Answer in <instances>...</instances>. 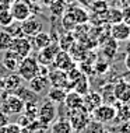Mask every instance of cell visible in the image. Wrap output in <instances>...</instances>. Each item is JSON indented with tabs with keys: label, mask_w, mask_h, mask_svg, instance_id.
Segmentation results:
<instances>
[{
	"label": "cell",
	"mask_w": 130,
	"mask_h": 133,
	"mask_svg": "<svg viewBox=\"0 0 130 133\" xmlns=\"http://www.w3.org/2000/svg\"><path fill=\"white\" fill-rule=\"evenodd\" d=\"M17 74L27 83L34 77H37L39 74V63L37 57L27 56L21 59V62L18 63V69H17Z\"/></svg>",
	"instance_id": "6da1fadb"
},
{
	"label": "cell",
	"mask_w": 130,
	"mask_h": 133,
	"mask_svg": "<svg viewBox=\"0 0 130 133\" xmlns=\"http://www.w3.org/2000/svg\"><path fill=\"white\" fill-rule=\"evenodd\" d=\"M69 122H70L73 132H83L84 128L88 125V122L91 121V114L87 112L84 108H77V109H71L69 112Z\"/></svg>",
	"instance_id": "7a4b0ae2"
},
{
	"label": "cell",
	"mask_w": 130,
	"mask_h": 133,
	"mask_svg": "<svg viewBox=\"0 0 130 133\" xmlns=\"http://www.w3.org/2000/svg\"><path fill=\"white\" fill-rule=\"evenodd\" d=\"M25 102L14 92H6L3 98V112L7 115H18L24 112Z\"/></svg>",
	"instance_id": "3957f363"
},
{
	"label": "cell",
	"mask_w": 130,
	"mask_h": 133,
	"mask_svg": "<svg viewBox=\"0 0 130 133\" xmlns=\"http://www.w3.org/2000/svg\"><path fill=\"white\" fill-rule=\"evenodd\" d=\"M116 118V107L109 105V104H102L97 109H94L91 112V119L99 123H109L113 122Z\"/></svg>",
	"instance_id": "277c9868"
},
{
	"label": "cell",
	"mask_w": 130,
	"mask_h": 133,
	"mask_svg": "<svg viewBox=\"0 0 130 133\" xmlns=\"http://www.w3.org/2000/svg\"><path fill=\"white\" fill-rule=\"evenodd\" d=\"M56 115H57L56 104H53V102H50V101H45L41 107L38 108L37 119L41 122L43 126L49 128L50 123L56 119Z\"/></svg>",
	"instance_id": "5b68a950"
},
{
	"label": "cell",
	"mask_w": 130,
	"mask_h": 133,
	"mask_svg": "<svg viewBox=\"0 0 130 133\" xmlns=\"http://www.w3.org/2000/svg\"><path fill=\"white\" fill-rule=\"evenodd\" d=\"M10 13H11V16H13V20L18 21V23H23V21L32 17V10H31L30 3L23 2V0H17V2L11 3V6H10Z\"/></svg>",
	"instance_id": "8992f818"
},
{
	"label": "cell",
	"mask_w": 130,
	"mask_h": 133,
	"mask_svg": "<svg viewBox=\"0 0 130 133\" xmlns=\"http://www.w3.org/2000/svg\"><path fill=\"white\" fill-rule=\"evenodd\" d=\"M113 97L119 104H129L130 102V83L125 78H120L118 83L113 84Z\"/></svg>",
	"instance_id": "52a82bcc"
},
{
	"label": "cell",
	"mask_w": 130,
	"mask_h": 133,
	"mask_svg": "<svg viewBox=\"0 0 130 133\" xmlns=\"http://www.w3.org/2000/svg\"><path fill=\"white\" fill-rule=\"evenodd\" d=\"M32 44L28 38L25 37H20V38H14L13 42H11V46H10V51L16 52L21 59L27 56H31V52H32Z\"/></svg>",
	"instance_id": "ba28073f"
},
{
	"label": "cell",
	"mask_w": 130,
	"mask_h": 133,
	"mask_svg": "<svg viewBox=\"0 0 130 133\" xmlns=\"http://www.w3.org/2000/svg\"><path fill=\"white\" fill-rule=\"evenodd\" d=\"M109 34H111V38L113 39V41H116L118 44L119 42H126V41H129V38H130V25L126 24L125 21L112 24Z\"/></svg>",
	"instance_id": "9c48e42d"
},
{
	"label": "cell",
	"mask_w": 130,
	"mask_h": 133,
	"mask_svg": "<svg viewBox=\"0 0 130 133\" xmlns=\"http://www.w3.org/2000/svg\"><path fill=\"white\" fill-rule=\"evenodd\" d=\"M60 51L59 48V44H56V42H52L49 46H46L45 49H42V51H39V55L37 56V60L39 64H45V66H49L50 63H53V60H55V57L57 55V52Z\"/></svg>",
	"instance_id": "30bf717a"
},
{
	"label": "cell",
	"mask_w": 130,
	"mask_h": 133,
	"mask_svg": "<svg viewBox=\"0 0 130 133\" xmlns=\"http://www.w3.org/2000/svg\"><path fill=\"white\" fill-rule=\"evenodd\" d=\"M48 80H49V84L50 87H56V88H66V87H70V83L67 80V74L66 71H62L59 69H53L49 71L48 74Z\"/></svg>",
	"instance_id": "8fae6325"
},
{
	"label": "cell",
	"mask_w": 130,
	"mask_h": 133,
	"mask_svg": "<svg viewBox=\"0 0 130 133\" xmlns=\"http://www.w3.org/2000/svg\"><path fill=\"white\" fill-rule=\"evenodd\" d=\"M21 31H23V37L32 38L34 35H37L38 32L42 31V23L35 17H30L28 20L21 23Z\"/></svg>",
	"instance_id": "7c38bea8"
},
{
	"label": "cell",
	"mask_w": 130,
	"mask_h": 133,
	"mask_svg": "<svg viewBox=\"0 0 130 133\" xmlns=\"http://www.w3.org/2000/svg\"><path fill=\"white\" fill-rule=\"evenodd\" d=\"M53 64H55L56 69H59V70H62V71H66V73H67L70 69L76 67L74 60L71 59V56L69 55V52L62 51V49L57 52L55 60H53Z\"/></svg>",
	"instance_id": "4fadbf2b"
},
{
	"label": "cell",
	"mask_w": 130,
	"mask_h": 133,
	"mask_svg": "<svg viewBox=\"0 0 130 133\" xmlns=\"http://www.w3.org/2000/svg\"><path fill=\"white\" fill-rule=\"evenodd\" d=\"M102 104H104V99H102V95H101L99 92L90 91L88 94H85L83 97V108L90 114H91L94 109H97L99 105H102Z\"/></svg>",
	"instance_id": "5bb4252c"
},
{
	"label": "cell",
	"mask_w": 130,
	"mask_h": 133,
	"mask_svg": "<svg viewBox=\"0 0 130 133\" xmlns=\"http://www.w3.org/2000/svg\"><path fill=\"white\" fill-rule=\"evenodd\" d=\"M28 88H30L32 92H35L37 95H41L50 88V84H49L48 77L37 76V77L32 78V80L28 81Z\"/></svg>",
	"instance_id": "9a60e30c"
},
{
	"label": "cell",
	"mask_w": 130,
	"mask_h": 133,
	"mask_svg": "<svg viewBox=\"0 0 130 133\" xmlns=\"http://www.w3.org/2000/svg\"><path fill=\"white\" fill-rule=\"evenodd\" d=\"M4 57H3V67H4V70H9L10 73H16L17 69H18V63L21 62V57L17 55L16 52L10 51V49H7L4 51Z\"/></svg>",
	"instance_id": "2e32d148"
},
{
	"label": "cell",
	"mask_w": 130,
	"mask_h": 133,
	"mask_svg": "<svg viewBox=\"0 0 130 133\" xmlns=\"http://www.w3.org/2000/svg\"><path fill=\"white\" fill-rule=\"evenodd\" d=\"M52 42H53L52 35H50L49 32H46V31H41V32H38L37 35L32 37L31 44H32V48L38 49V51H42V49H45L46 46H49Z\"/></svg>",
	"instance_id": "e0dca14e"
},
{
	"label": "cell",
	"mask_w": 130,
	"mask_h": 133,
	"mask_svg": "<svg viewBox=\"0 0 130 133\" xmlns=\"http://www.w3.org/2000/svg\"><path fill=\"white\" fill-rule=\"evenodd\" d=\"M23 78H21L17 73H10L9 76L3 78V88L7 92H16L21 85H23Z\"/></svg>",
	"instance_id": "ac0fdd59"
},
{
	"label": "cell",
	"mask_w": 130,
	"mask_h": 133,
	"mask_svg": "<svg viewBox=\"0 0 130 133\" xmlns=\"http://www.w3.org/2000/svg\"><path fill=\"white\" fill-rule=\"evenodd\" d=\"M50 133H74L67 118H59L50 123Z\"/></svg>",
	"instance_id": "d6986e66"
},
{
	"label": "cell",
	"mask_w": 130,
	"mask_h": 133,
	"mask_svg": "<svg viewBox=\"0 0 130 133\" xmlns=\"http://www.w3.org/2000/svg\"><path fill=\"white\" fill-rule=\"evenodd\" d=\"M63 104H64V107H66V108H69V111L77 109V108L83 107V97L71 90V91H67L66 98H64Z\"/></svg>",
	"instance_id": "ffe728a7"
},
{
	"label": "cell",
	"mask_w": 130,
	"mask_h": 133,
	"mask_svg": "<svg viewBox=\"0 0 130 133\" xmlns=\"http://www.w3.org/2000/svg\"><path fill=\"white\" fill-rule=\"evenodd\" d=\"M67 13H70V16L74 18L76 24L77 25H81V24H85L87 21L90 20V16L88 13L85 11V9H83V7H67Z\"/></svg>",
	"instance_id": "44dd1931"
},
{
	"label": "cell",
	"mask_w": 130,
	"mask_h": 133,
	"mask_svg": "<svg viewBox=\"0 0 130 133\" xmlns=\"http://www.w3.org/2000/svg\"><path fill=\"white\" fill-rule=\"evenodd\" d=\"M116 118H115V122L116 123H125V122L130 121V107L129 104H119L116 102Z\"/></svg>",
	"instance_id": "7402d4cb"
},
{
	"label": "cell",
	"mask_w": 130,
	"mask_h": 133,
	"mask_svg": "<svg viewBox=\"0 0 130 133\" xmlns=\"http://www.w3.org/2000/svg\"><path fill=\"white\" fill-rule=\"evenodd\" d=\"M66 94H67L66 90L52 87L46 91V98H48V101L53 102V104H63L64 98H66Z\"/></svg>",
	"instance_id": "603a6c76"
},
{
	"label": "cell",
	"mask_w": 130,
	"mask_h": 133,
	"mask_svg": "<svg viewBox=\"0 0 130 133\" xmlns=\"http://www.w3.org/2000/svg\"><path fill=\"white\" fill-rule=\"evenodd\" d=\"M73 87V91H76L77 94H80L81 97H84L85 94L90 92V81H88V77L87 76H81L77 81H74L71 84Z\"/></svg>",
	"instance_id": "cb8c5ba5"
},
{
	"label": "cell",
	"mask_w": 130,
	"mask_h": 133,
	"mask_svg": "<svg viewBox=\"0 0 130 133\" xmlns=\"http://www.w3.org/2000/svg\"><path fill=\"white\" fill-rule=\"evenodd\" d=\"M48 7L50 10V13H52L55 17H62L63 14L67 11L69 4H67L66 0H53Z\"/></svg>",
	"instance_id": "d4e9b609"
},
{
	"label": "cell",
	"mask_w": 130,
	"mask_h": 133,
	"mask_svg": "<svg viewBox=\"0 0 130 133\" xmlns=\"http://www.w3.org/2000/svg\"><path fill=\"white\" fill-rule=\"evenodd\" d=\"M14 94L18 95L25 104H27V102H38V95L35 94V92H32L28 87H23V85H21V87L17 90Z\"/></svg>",
	"instance_id": "484cf974"
},
{
	"label": "cell",
	"mask_w": 130,
	"mask_h": 133,
	"mask_svg": "<svg viewBox=\"0 0 130 133\" xmlns=\"http://www.w3.org/2000/svg\"><path fill=\"white\" fill-rule=\"evenodd\" d=\"M102 53H104V56H105V57H108V59L112 60L115 57V55L118 53V42L113 41V39L109 37L108 42L104 45V48H102Z\"/></svg>",
	"instance_id": "4316f807"
},
{
	"label": "cell",
	"mask_w": 130,
	"mask_h": 133,
	"mask_svg": "<svg viewBox=\"0 0 130 133\" xmlns=\"http://www.w3.org/2000/svg\"><path fill=\"white\" fill-rule=\"evenodd\" d=\"M3 30H4L13 39H14V38L23 37V31H21V23H18V21H13L10 25H7L6 28H3Z\"/></svg>",
	"instance_id": "83f0119b"
},
{
	"label": "cell",
	"mask_w": 130,
	"mask_h": 133,
	"mask_svg": "<svg viewBox=\"0 0 130 133\" xmlns=\"http://www.w3.org/2000/svg\"><path fill=\"white\" fill-rule=\"evenodd\" d=\"M104 16L106 17V21H109L112 24L123 21V18H122V10H118V9H108V11Z\"/></svg>",
	"instance_id": "f1b7e54d"
},
{
	"label": "cell",
	"mask_w": 130,
	"mask_h": 133,
	"mask_svg": "<svg viewBox=\"0 0 130 133\" xmlns=\"http://www.w3.org/2000/svg\"><path fill=\"white\" fill-rule=\"evenodd\" d=\"M38 104L37 102H27L24 107V115L28 118L30 121L37 119V115H38Z\"/></svg>",
	"instance_id": "f546056e"
},
{
	"label": "cell",
	"mask_w": 130,
	"mask_h": 133,
	"mask_svg": "<svg viewBox=\"0 0 130 133\" xmlns=\"http://www.w3.org/2000/svg\"><path fill=\"white\" fill-rule=\"evenodd\" d=\"M60 18H62V25H63V28H64L67 32H71L76 27H77V24H76V21H74L73 17L70 16V13L66 11L62 17H60Z\"/></svg>",
	"instance_id": "4dcf8cb0"
},
{
	"label": "cell",
	"mask_w": 130,
	"mask_h": 133,
	"mask_svg": "<svg viewBox=\"0 0 130 133\" xmlns=\"http://www.w3.org/2000/svg\"><path fill=\"white\" fill-rule=\"evenodd\" d=\"M11 42H13V38L10 37L3 28H0V51H7V49H10Z\"/></svg>",
	"instance_id": "1f68e13d"
},
{
	"label": "cell",
	"mask_w": 130,
	"mask_h": 133,
	"mask_svg": "<svg viewBox=\"0 0 130 133\" xmlns=\"http://www.w3.org/2000/svg\"><path fill=\"white\" fill-rule=\"evenodd\" d=\"M92 11L95 14H99V16H102V14H105L108 11V9H109V4L105 2V0H95V2L92 3L91 6Z\"/></svg>",
	"instance_id": "d6a6232c"
},
{
	"label": "cell",
	"mask_w": 130,
	"mask_h": 133,
	"mask_svg": "<svg viewBox=\"0 0 130 133\" xmlns=\"http://www.w3.org/2000/svg\"><path fill=\"white\" fill-rule=\"evenodd\" d=\"M104 125L102 123H99V122H95V121H90L88 122V125H87V126L84 128V133H101L104 130Z\"/></svg>",
	"instance_id": "836d02e7"
},
{
	"label": "cell",
	"mask_w": 130,
	"mask_h": 133,
	"mask_svg": "<svg viewBox=\"0 0 130 133\" xmlns=\"http://www.w3.org/2000/svg\"><path fill=\"white\" fill-rule=\"evenodd\" d=\"M13 16L10 13V10H2L0 11V28H6L7 25L13 23Z\"/></svg>",
	"instance_id": "e575fe53"
},
{
	"label": "cell",
	"mask_w": 130,
	"mask_h": 133,
	"mask_svg": "<svg viewBox=\"0 0 130 133\" xmlns=\"http://www.w3.org/2000/svg\"><path fill=\"white\" fill-rule=\"evenodd\" d=\"M0 130H2V133H23V128L18 123H7Z\"/></svg>",
	"instance_id": "d590c367"
},
{
	"label": "cell",
	"mask_w": 130,
	"mask_h": 133,
	"mask_svg": "<svg viewBox=\"0 0 130 133\" xmlns=\"http://www.w3.org/2000/svg\"><path fill=\"white\" fill-rule=\"evenodd\" d=\"M94 70L99 74H105L108 71V63H104V62H98L97 64H94Z\"/></svg>",
	"instance_id": "8d00e7d4"
},
{
	"label": "cell",
	"mask_w": 130,
	"mask_h": 133,
	"mask_svg": "<svg viewBox=\"0 0 130 133\" xmlns=\"http://www.w3.org/2000/svg\"><path fill=\"white\" fill-rule=\"evenodd\" d=\"M122 18H123L126 24L130 25V4L123 7V10H122Z\"/></svg>",
	"instance_id": "74e56055"
},
{
	"label": "cell",
	"mask_w": 130,
	"mask_h": 133,
	"mask_svg": "<svg viewBox=\"0 0 130 133\" xmlns=\"http://www.w3.org/2000/svg\"><path fill=\"white\" fill-rule=\"evenodd\" d=\"M7 123H10V122H9V115L4 114L3 111H0V129L4 128Z\"/></svg>",
	"instance_id": "f35d334b"
},
{
	"label": "cell",
	"mask_w": 130,
	"mask_h": 133,
	"mask_svg": "<svg viewBox=\"0 0 130 133\" xmlns=\"http://www.w3.org/2000/svg\"><path fill=\"white\" fill-rule=\"evenodd\" d=\"M119 132L120 133H130V121L122 123L120 126H119Z\"/></svg>",
	"instance_id": "ab89813d"
},
{
	"label": "cell",
	"mask_w": 130,
	"mask_h": 133,
	"mask_svg": "<svg viewBox=\"0 0 130 133\" xmlns=\"http://www.w3.org/2000/svg\"><path fill=\"white\" fill-rule=\"evenodd\" d=\"M125 66H126V69L130 71V52L125 56Z\"/></svg>",
	"instance_id": "60d3db41"
},
{
	"label": "cell",
	"mask_w": 130,
	"mask_h": 133,
	"mask_svg": "<svg viewBox=\"0 0 130 133\" xmlns=\"http://www.w3.org/2000/svg\"><path fill=\"white\" fill-rule=\"evenodd\" d=\"M41 2L43 3V4H45V6H49L50 4V3H52L53 2V0H41Z\"/></svg>",
	"instance_id": "b9f144b4"
},
{
	"label": "cell",
	"mask_w": 130,
	"mask_h": 133,
	"mask_svg": "<svg viewBox=\"0 0 130 133\" xmlns=\"http://www.w3.org/2000/svg\"><path fill=\"white\" fill-rule=\"evenodd\" d=\"M3 69H4V67H0V80H3V78H4V74H3Z\"/></svg>",
	"instance_id": "7bdbcfd3"
},
{
	"label": "cell",
	"mask_w": 130,
	"mask_h": 133,
	"mask_svg": "<svg viewBox=\"0 0 130 133\" xmlns=\"http://www.w3.org/2000/svg\"><path fill=\"white\" fill-rule=\"evenodd\" d=\"M101 133H111V132H109V130H106V129H104V130L101 132Z\"/></svg>",
	"instance_id": "ee69618b"
},
{
	"label": "cell",
	"mask_w": 130,
	"mask_h": 133,
	"mask_svg": "<svg viewBox=\"0 0 130 133\" xmlns=\"http://www.w3.org/2000/svg\"><path fill=\"white\" fill-rule=\"evenodd\" d=\"M74 133H84V132H74Z\"/></svg>",
	"instance_id": "f6af8a7d"
},
{
	"label": "cell",
	"mask_w": 130,
	"mask_h": 133,
	"mask_svg": "<svg viewBox=\"0 0 130 133\" xmlns=\"http://www.w3.org/2000/svg\"><path fill=\"white\" fill-rule=\"evenodd\" d=\"M105 2H106V3H109V2H111V0H105Z\"/></svg>",
	"instance_id": "bcb514c9"
},
{
	"label": "cell",
	"mask_w": 130,
	"mask_h": 133,
	"mask_svg": "<svg viewBox=\"0 0 130 133\" xmlns=\"http://www.w3.org/2000/svg\"><path fill=\"white\" fill-rule=\"evenodd\" d=\"M129 45H130V38H129Z\"/></svg>",
	"instance_id": "7dc6e473"
},
{
	"label": "cell",
	"mask_w": 130,
	"mask_h": 133,
	"mask_svg": "<svg viewBox=\"0 0 130 133\" xmlns=\"http://www.w3.org/2000/svg\"><path fill=\"white\" fill-rule=\"evenodd\" d=\"M120 2H125V0H120Z\"/></svg>",
	"instance_id": "c3c4849f"
},
{
	"label": "cell",
	"mask_w": 130,
	"mask_h": 133,
	"mask_svg": "<svg viewBox=\"0 0 130 133\" xmlns=\"http://www.w3.org/2000/svg\"><path fill=\"white\" fill-rule=\"evenodd\" d=\"M92 2H95V0H92Z\"/></svg>",
	"instance_id": "681fc988"
}]
</instances>
